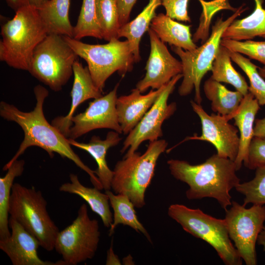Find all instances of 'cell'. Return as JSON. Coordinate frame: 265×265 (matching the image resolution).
Segmentation results:
<instances>
[{
    "instance_id": "cell-1",
    "label": "cell",
    "mask_w": 265,
    "mask_h": 265,
    "mask_svg": "<svg viewBox=\"0 0 265 265\" xmlns=\"http://www.w3.org/2000/svg\"><path fill=\"white\" fill-rule=\"evenodd\" d=\"M36 100L35 106L29 112L20 110L15 106L4 101L0 103V115L5 120L19 125L23 130L24 138L12 158L4 165L3 170H7L11 164L29 147L37 146L46 151L51 158L54 153L67 158L87 173L94 187L103 189L94 170L86 165L72 149L68 138L62 134L46 120L43 112V104L49 95L48 90L41 85L33 89Z\"/></svg>"
},
{
    "instance_id": "cell-2",
    "label": "cell",
    "mask_w": 265,
    "mask_h": 265,
    "mask_svg": "<svg viewBox=\"0 0 265 265\" xmlns=\"http://www.w3.org/2000/svg\"><path fill=\"white\" fill-rule=\"evenodd\" d=\"M167 164L171 175L188 186L186 192L188 199L212 198L225 211L231 206L230 192L240 183L234 161L216 154L199 164L174 159Z\"/></svg>"
},
{
    "instance_id": "cell-3",
    "label": "cell",
    "mask_w": 265,
    "mask_h": 265,
    "mask_svg": "<svg viewBox=\"0 0 265 265\" xmlns=\"http://www.w3.org/2000/svg\"><path fill=\"white\" fill-rule=\"evenodd\" d=\"M0 34V60L28 71L34 50L48 33L37 9L28 5L1 26Z\"/></svg>"
},
{
    "instance_id": "cell-4",
    "label": "cell",
    "mask_w": 265,
    "mask_h": 265,
    "mask_svg": "<svg viewBox=\"0 0 265 265\" xmlns=\"http://www.w3.org/2000/svg\"><path fill=\"white\" fill-rule=\"evenodd\" d=\"M167 145L164 139L150 142L142 155L135 152L118 161L113 170V191L127 195L135 207H143L145 191L154 176L157 160Z\"/></svg>"
},
{
    "instance_id": "cell-5",
    "label": "cell",
    "mask_w": 265,
    "mask_h": 265,
    "mask_svg": "<svg viewBox=\"0 0 265 265\" xmlns=\"http://www.w3.org/2000/svg\"><path fill=\"white\" fill-rule=\"evenodd\" d=\"M47 205L40 191L19 183L13 184L9 202L10 217L34 236L40 246L51 251L59 231L50 217Z\"/></svg>"
},
{
    "instance_id": "cell-6",
    "label": "cell",
    "mask_w": 265,
    "mask_h": 265,
    "mask_svg": "<svg viewBox=\"0 0 265 265\" xmlns=\"http://www.w3.org/2000/svg\"><path fill=\"white\" fill-rule=\"evenodd\" d=\"M63 37L77 55L87 62L94 84L102 91L106 80L114 73L123 76L132 70L135 62L127 40L121 41L115 38L106 44L94 45Z\"/></svg>"
},
{
    "instance_id": "cell-7",
    "label": "cell",
    "mask_w": 265,
    "mask_h": 265,
    "mask_svg": "<svg viewBox=\"0 0 265 265\" xmlns=\"http://www.w3.org/2000/svg\"><path fill=\"white\" fill-rule=\"evenodd\" d=\"M167 213L186 232L212 246L225 265H242V260L231 242L224 219L212 217L199 209L178 204L171 205Z\"/></svg>"
},
{
    "instance_id": "cell-8",
    "label": "cell",
    "mask_w": 265,
    "mask_h": 265,
    "mask_svg": "<svg viewBox=\"0 0 265 265\" xmlns=\"http://www.w3.org/2000/svg\"><path fill=\"white\" fill-rule=\"evenodd\" d=\"M245 9L240 6L225 20L218 18L212 26L209 38L199 47L192 51L171 46V50L180 58L183 65V80L178 88L179 94L186 96L195 89L194 101L201 105L202 98L200 84L205 75L212 70V63L220 45L222 35L227 27Z\"/></svg>"
},
{
    "instance_id": "cell-9",
    "label": "cell",
    "mask_w": 265,
    "mask_h": 265,
    "mask_svg": "<svg viewBox=\"0 0 265 265\" xmlns=\"http://www.w3.org/2000/svg\"><path fill=\"white\" fill-rule=\"evenodd\" d=\"M78 57L63 36L48 34L34 50L28 71L51 90L59 91L73 75Z\"/></svg>"
},
{
    "instance_id": "cell-10",
    "label": "cell",
    "mask_w": 265,
    "mask_h": 265,
    "mask_svg": "<svg viewBox=\"0 0 265 265\" xmlns=\"http://www.w3.org/2000/svg\"><path fill=\"white\" fill-rule=\"evenodd\" d=\"M100 237L98 221L90 218L87 205L82 204L73 222L59 232L54 249L65 265H76L94 257Z\"/></svg>"
},
{
    "instance_id": "cell-11",
    "label": "cell",
    "mask_w": 265,
    "mask_h": 265,
    "mask_svg": "<svg viewBox=\"0 0 265 265\" xmlns=\"http://www.w3.org/2000/svg\"><path fill=\"white\" fill-rule=\"evenodd\" d=\"M226 212L229 237L234 242L241 259L246 265L257 263L256 244L265 221V206L253 205L249 208L232 201Z\"/></svg>"
},
{
    "instance_id": "cell-12",
    "label": "cell",
    "mask_w": 265,
    "mask_h": 265,
    "mask_svg": "<svg viewBox=\"0 0 265 265\" xmlns=\"http://www.w3.org/2000/svg\"><path fill=\"white\" fill-rule=\"evenodd\" d=\"M183 76L182 73L179 74L166 84L153 106L128 134L121 150V153H123L129 148L124 158L135 152L143 141L153 142L162 136L161 126L163 122L171 117L177 108L176 103L168 104V99L173 92L176 83Z\"/></svg>"
},
{
    "instance_id": "cell-13",
    "label": "cell",
    "mask_w": 265,
    "mask_h": 265,
    "mask_svg": "<svg viewBox=\"0 0 265 265\" xmlns=\"http://www.w3.org/2000/svg\"><path fill=\"white\" fill-rule=\"evenodd\" d=\"M190 102L192 109L200 119L202 133L200 136L194 134L188 136L180 143L190 140L209 142L216 148L217 154L234 161L239 144L237 129L228 122L225 116L214 113L209 115L201 105L193 101Z\"/></svg>"
},
{
    "instance_id": "cell-14",
    "label": "cell",
    "mask_w": 265,
    "mask_h": 265,
    "mask_svg": "<svg viewBox=\"0 0 265 265\" xmlns=\"http://www.w3.org/2000/svg\"><path fill=\"white\" fill-rule=\"evenodd\" d=\"M118 84L105 96L89 103L85 110L74 116L68 138L76 139L86 133L98 129H110L119 134L122 130L118 121L116 103Z\"/></svg>"
},
{
    "instance_id": "cell-15",
    "label": "cell",
    "mask_w": 265,
    "mask_h": 265,
    "mask_svg": "<svg viewBox=\"0 0 265 265\" xmlns=\"http://www.w3.org/2000/svg\"><path fill=\"white\" fill-rule=\"evenodd\" d=\"M150 42V53L147 60L145 77L136 85L141 93L149 88L158 89L171 80L182 73L181 61L175 58L150 27L148 30Z\"/></svg>"
},
{
    "instance_id": "cell-16",
    "label": "cell",
    "mask_w": 265,
    "mask_h": 265,
    "mask_svg": "<svg viewBox=\"0 0 265 265\" xmlns=\"http://www.w3.org/2000/svg\"><path fill=\"white\" fill-rule=\"evenodd\" d=\"M10 236L0 239V249L9 257L13 265H64L61 260L56 263L45 261L38 256V239L13 218H9Z\"/></svg>"
},
{
    "instance_id": "cell-17",
    "label": "cell",
    "mask_w": 265,
    "mask_h": 265,
    "mask_svg": "<svg viewBox=\"0 0 265 265\" xmlns=\"http://www.w3.org/2000/svg\"><path fill=\"white\" fill-rule=\"evenodd\" d=\"M73 68L74 81L70 110L65 116L56 117L52 121V124L67 138L73 125L71 119L78 106L87 100L103 96V91L94 84L87 66L84 67L79 58L75 61Z\"/></svg>"
},
{
    "instance_id": "cell-18",
    "label": "cell",
    "mask_w": 265,
    "mask_h": 265,
    "mask_svg": "<svg viewBox=\"0 0 265 265\" xmlns=\"http://www.w3.org/2000/svg\"><path fill=\"white\" fill-rule=\"evenodd\" d=\"M165 85L156 90L151 89L145 95H142L135 88L132 90L130 94L117 98L116 107L118 121L125 134H129L138 124L158 98Z\"/></svg>"
},
{
    "instance_id": "cell-19",
    "label": "cell",
    "mask_w": 265,
    "mask_h": 265,
    "mask_svg": "<svg viewBox=\"0 0 265 265\" xmlns=\"http://www.w3.org/2000/svg\"><path fill=\"white\" fill-rule=\"evenodd\" d=\"M260 108L257 100L250 92L244 96L239 107L232 115L225 116L229 121L233 119L239 132V144L234 161L236 169L241 168L246 160L250 143L253 138V129L256 114Z\"/></svg>"
},
{
    "instance_id": "cell-20",
    "label": "cell",
    "mask_w": 265,
    "mask_h": 265,
    "mask_svg": "<svg viewBox=\"0 0 265 265\" xmlns=\"http://www.w3.org/2000/svg\"><path fill=\"white\" fill-rule=\"evenodd\" d=\"M121 140L119 133L114 131L109 132L106 139L103 140L94 135L88 143L79 142L68 138L71 145L86 151L95 159L97 164L95 174L105 191L111 188L113 176V171L109 169L106 162V153L110 148L117 145Z\"/></svg>"
},
{
    "instance_id": "cell-21",
    "label": "cell",
    "mask_w": 265,
    "mask_h": 265,
    "mask_svg": "<svg viewBox=\"0 0 265 265\" xmlns=\"http://www.w3.org/2000/svg\"><path fill=\"white\" fill-rule=\"evenodd\" d=\"M190 27L162 13L156 14L150 24V28L163 43L185 51H192L198 47L192 38Z\"/></svg>"
},
{
    "instance_id": "cell-22",
    "label": "cell",
    "mask_w": 265,
    "mask_h": 265,
    "mask_svg": "<svg viewBox=\"0 0 265 265\" xmlns=\"http://www.w3.org/2000/svg\"><path fill=\"white\" fill-rule=\"evenodd\" d=\"M70 179L71 182L63 184L59 187V190L76 194L83 199L91 210L101 217L104 226L109 228L113 220L107 195L106 193H102L95 187L85 186L75 174H71Z\"/></svg>"
},
{
    "instance_id": "cell-23",
    "label": "cell",
    "mask_w": 265,
    "mask_h": 265,
    "mask_svg": "<svg viewBox=\"0 0 265 265\" xmlns=\"http://www.w3.org/2000/svg\"><path fill=\"white\" fill-rule=\"evenodd\" d=\"M70 0H48L38 8L48 34L73 37L74 26L69 19Z\"/></svg>"
},
{
    "instance_id": "cell-24",
    "label": "cell",
    "mask_w": 265,
    "mask_h": 265,
    "mask_svg": "<svg viewBox=\"0 0 265 265\" xmlns=\"http://www.w3.org/2000/svg\"><path fill=\"white\" fill-rule=\"evenodd\" d=\"M254 1L255 8L253 13L243 19L235 20L224 31L222 39L241 41L265 35V9L262 5L263 0Z\"/></svg>"
},
{
    "instance_id": "cell-25",
    "label": "cell",
    "mask_w": 265,
    "mask_h": 265,
    "mask_svg": "<svg viewBox=\"0 0 265 265\" xmlns=\"http://www.w3.org/2000/svg\"><path fill=\"white\" fill-rule=\"evenodd\" d=\"M160 5L161 0H149L147 5L133 20L119 28L118 38L125 37L130 42L135 62L140 60L139 45L141 38L149 29L151 23L156 15V11Z\"/></svg>"
},
{
    "instance_id": "cell-26",
    "label": "cell",
    "mask_w": 265,
    "mask_h": 265,
    "mask_svg": "<svg viewBox=\"0 0 265 265\" xmlns=\"http://www.w3.org/2000/svg\"><path fill=\"white\" fill-rule=\"evenodd\" d=\"M203 89L206 98L211 102L212 110L225 116L232 115L237 110L244 97L240 92L229 90L211 78L205 81Z\"/></svg>"
},
{
    "instance_id": "cell-27",
    "label": "cell",
    "mask_w": 265,
    "mask_h": 265,
    "mask_svg": "<svg viewBox=\"0 0 265 265\" xmlns=\"http://www.w3.org/2000/svg\"><path fill=\"white\" fill-rule=\"evenodd\" d=\"M105 193L109 198V203L113 210V222L109 228V236L113 234L118 225L123 224L142 233L152 242L148 232L139 221L134 210L135 206L129 198L122 194L115 195L110 190H106Z\"/></svg>"
},
{
    "instance_id": "cell-28",
    "label": "cell",
    "mask_w": 265,
    "mask_h": 265,
    "mask_svg": "<svg viewBox=\"0 0 265 265\" xmlns=\"http://www.w3.org/2000/svg\"><path fill=\"white\" fill-rule=\"evenodd\" d=\"M211 78L219 82L233 85L244 96L249 92V86L244 78L233 67L229 50L220 45L212 63Z\"/></svg>"
},
{
    "instance_id": "cell-29",
    "label": "cell",
    "mask_w": 265,
    "mask_h": 265,
    "mask_svg": "<svg viewBox=\"0 0 265 265\" xmlns=\"http://www.w3.org/2000/svg\"><path fill=\"white\" fill-rule=\"evenodd\" d=\"M25 161L15 160L8 168L5 176L0 178V239L11 235L9 226V202L15 178L20 176L24 169Z\"/></svg>"
},
{
    "instance_id": "cell-30",
    "label": "cell",
    "mask_w": 265,
    "mask_h": 265,
    "mask_svg": "<svg viewBox=\"0 0 265 265\" xmlns=\"http://www.w3.org/2000/svg\"><path fill=\"white\" fill-rule=\"evenodd\" d=\"M96 15L103 39L118 38L120 27L118 0H96Z\"/></svg>"
},
{
    "instance_id": "cell-31",
    "label": "cell",
    "mask_w": 265,
    "mask_h": 265,
    "mask_svg": "<svg viewBox=\"0 0 265 265\" xmlns=\"http://www.w3.org/2000/svg\"><path fill=\"white\" fill-rule=\"evenodd\" d=\"M86 37L103 39L96 15V0H82L80 14L73 28V38L80 40Z\"/></svg>"
},
{
    "instance_id": "cell-32",
    "label": "cell",
    "mask_w": 265,
    "mask_h": 265,
    "mask_svg": "<svg viewBox=\"0 0 265 265\" xmlns=\"http://www.w3.org/2000/svg\"><path fill=\"white\" fill-rule=\"evenodd\" d=\"M231 59L246 74L249 80V92L253 94L260 106L265 105V81L260 75L258 67L240 53L229 50Z\"/></svg>"
},
{
    "instance_id": "cell-33",
    "label": "cell",
    "mask_w": 265,
    "mask_h": 265,
    "mask_svg": "<svg viewBox=\"0 0 265 265\" xmlns=\"http://www.w3.org/2000/svg\"><path fill=\"white\" fill-rule=\"evenodd\" d=\"M255 174L251 180L239 183L235 187L236 190L244 196L243 205L265 204V165L255 169Z\"/></svg>"
},
{
    "instance_id": "cell-34",
    "label": "cell",
    "mask_w": 265,
    "mask_h": 265,
    "mask_svg": "<svg viewBox=\"0 0 265 265\" xmlns=\"http://www.w3.org/2000/svg\"><path fill=\"white\" fill-rule=\"evenodd\" d=\"M220 45L233 52L246 55L265 65V41L221 39Z\"/></svg>"
},
{
    "instance_id": "cell-35",
    "label": "cell",
    "mask_w": 265,
    "mask_h": 265,
    "mask_svg": "<svg viewBox=\"0 0 265 265\" xmlns=\"http://www.w3.org/2000/svg\"><path fill=\"white\" fill-rule=\"evenodd\" d=\"M243 164L251 170L265 165V137H253Z\"/></svg>"
},
{
    "instance_id": "cell-36",
    "label": "cell",
    "mask_w": 265,
    "mask_h": 265,
    "mask_svg": "<svg viewBox=\"0 0 265 265\" xmlns=\"http://www.w3.org/2000/svg\"><path fill=\"white\" fill-rule=\"evenodd\" d=\"M189 0H161L162 5L166 12V15L178 21L191 22L187 11L188 3Z\"/></svg>"
},
{
    "instance_id": "cell-37",
    "label": "cell",
    "mask_w": 265,
    "mask_h": 265,
    "mask_svg": "<svg viewBox=\"0 0 265 265\" xmlns=\"http://www.w3.org/2000/svg\"><path fill=\"white\" fill-rule=\"evenodd\" d=\"M137 0H118L120 27L128 23L132 10Z\"/></svg>"
},
{
    "instance_id": "cell-38",
    "label": "cell",
    "mask_w": 265,
    "mask_h": 265,
    "mask_svg": "<svg viewBox=\"0 0 265 265\" xmlns=\"http://www.w3.org/2000/svg\"><path fill=\"white\" fill-rule=\"evenodd\" d=\"M254 125V137H265V117L256 119Z\"/></svg>"
},
{
    "instance_id": "cell-39",
    "label": "cell",
    "mask_w": 265,
    "mask_h": 265,
    "mask_svg": "<svg viewBox=\"0 0 265 265\" xmlns=\"http://www.w3.org/2000/svg\"><path fill=\"white\" fill-rule=\"evenodd\" d=\"M8 5L15 12L29 4V0H5Z\"/></svg>"
},
{
    "instance_id": "cell-40",
    "label": "cell",
    "mask_w": 265,
    "mask_h": 265,
    "mask_svg": "<svg viewBox=\"0 0 265 265\" xmlns=\"http://www.w3.org/2000/svg\"><path fill=\"white\" fill-rule=\"evenodd\" d=\"M257 243L263 247V250L265 252V226H264L262 230L259 235Z\"/></svg>"
},
{
    "instance_id": "cell-41",
    "label": "cell",
    "mask_w": 265,
    "mask_h": 265,
    "mask_svg": "<svg viewBox=\"0 0 265 265\" xmlns=\"http://www.w3.org/2000/svg\"><path fill=\"white\" fill-rule=\"evenodd\" d=\"M48 0H29V4L36 8H38Z\"/></svg>"
},
{
    "instance_id": "cell-42",
    "label": "cell",
    "mask_w": 265,
    "mask_h": 265,
    "mask_svg": "<svg viewBox=\"0 0 265 265\" xmlns=\"http://www.w3.org/2000/svg\"><path fill=\"white\" fill-rule=\"evenodd\" d=\"M258 72L260 75L263 78H265V66L263 68H258Z\"/></svg>"
},
{
    "instance_id": "cell-43",
    "label": "cell",
    "mask_w": 265,
    "mask_h": 265,
    "mask_svg": "<svg viewBox=\"0 0 265 265\" xmlns=\"http://www.w3.org/2000/svg\"><path fill=\"white\" fill-rule=\"evenodd\" d=\"M262 37L265 38V35L262 36Z\"/></svg>"
}]
</instances>
